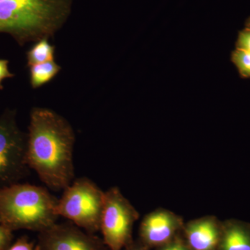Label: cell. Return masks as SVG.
Returning a JSON list of instances; mask_svg holds the SVG:
<instances>
[{
	"label": "cell",
	"instance_id": "cell-11",
	"mask_svg": "<svg viewBox=\"0 0 250 250\" xmlns=\"http://www.w3.org/2000/svg\"><path fill=\"white\" fill-rule=\"evenodd\" d=\"M29 67L30 83L34 89L51 82L62 70V67L54 61L35 64Z\"/></svg>",
	"mask_w": 250,
	"mask_h": 250
},
{
	"label": "cell",
	"instance_id": "cell-15",
	"mask_svg": "<svg viewBox=\"0 0 250 250\" xmlns=\"http://www.w3.org/2000/svg\"><path fill=\"white\" fill-rule=\"evenodd\" d=\"M236 49L250 52V28L240 31L236 41Z\"/></svg>",
	"mask_w": 250,
	"mask_h": 250
},
{
	"label": "cell",
	"instance_id": "cell-18",
	"mask_svg": "<svg viewBox=\"0 0 250 250\" xmlns=\"http://www.w3.org/2000/svg\"><path fill=\"white\" fill-rule=\"evenodd\" d=\"M9 60L0 59V90H2L4 86L2 82L6 79L13 78L14 74L11 73L9 69Z\"/></svg>",
	"mask_w": 250,
	"mask_h": 250
},
{
	"label": "cell",
	"instance_id": "cell-3",
	"mask_svg": "<svg viewBox=\"0 0 250 250\" xmlns=\"http://www.w3.org/2000/svg\"><path fill=\"white\" fill-rule=\"evenodd\" d=\"M58 200L45 187L14 184L0 189V225L40 233L57 223Z\"/></svg>",
	"mask_w": 250,
	"mask_h": 250
},
{
	"label": "cell",
	"instance_id": "cell-1",
	"mask_svg": "<svg viewBox=\"0 0 250 250\" xmlns=\"http://www.w3.org/2000/svg\"><path fill=\"white\" fill-rule=\"evenodd\" d=\"M75 142V132L65 118L48 108H33L27 134V165L50 190H63L73 182Z\"/></svg>",
	"mask_w": 250,
	"mask_h": 250
},
{
	"label": "cell",
	"instance_id": "cell-8",
	"mask_svg": "<svg viewBox=\"0 0 250 250\" xmlns=\"http://www.w3.org/2000/svg\"><path fill=\"white\" fill-rule=\"evenodd\" d=\"M184 224L183 218L171 210H153L143 218L138 240L149 249H157L180 235Z\"/></svg>",
	"mask_w": 250,
	"mask_h": 250
},
{
	"label": "cell",
	"instance_id": "cell-5",
	"mask_svg": "<svg viewBox=\"0 0 250 250\" xmlns=\"http://www.w3.org/2000/svg\"><path fill=\"white\" fill-rule=\"evenodd\" d=\"M139 217L119 188L112 187L105 192L100 231L109 250H124L134 241L133 228Z\"/></svg>",
	"mask_w": 250,
	"mask_h": 250
},
{
	"label": "cell",
	"instance_id": "cell-13",
	"mask_svg": "<svg viewBox=\"0 0 250 250\" xmlns=\"http://www.w3.org/2000/svg\"><path fill=\"white\" fill-rule=\"evenodd\" d=\"M231 59L240 76L250 78V52L236 49L231 53Z\"/></svg>",
	"mask_w": 250,
	"mask_h": 250
},
{
	"label": "cell",
	"instance_id": "cell-12",
	"mask_svg": "<svg viewBox=\"0 0 250 250\" xmlns=\"http://www.w3.org/2000/svg\"><path fill=\"white\" fill-rule=\"evenodd\" d=\"M55 46L51 45L48 39L37 41L27 52L28 66L54 60Z\"/></svg>",
	"mask_w": 250,
	"mask_h": 250
},
{
	"label": "cell",
	"instance_id": "cell-17",
	"mask_svg": "<svg viewBox=\"0 0 250 250\" xmlns=\"http://www.w3.org/2000/svg\"><path fill=\"white\" fill-rule=\"evenodd\" d=\"M7 250H35L34 242L31 241L29 237L23 236L15 242Z\"/></svg>",
	"mask_w": 250,
	"mask_h": 250
},
{
	"label": "cell",
	"instance_id": "cell-20",
	"mask_svg": "<svg viewBox=\"0 0 250 250\" xmlns=\"http://www.w3.org/2000/svg\"><path fill=\"white\" fill-rule=\"evenodd\" d=\"M246 27L250 28V18H248V21L246 22Z\"/></svg>",
	"mask_w": 250,
	"mask_h": 250
},
{
	"label": "cell",
	"instance_id": "cell-9",
	"mask_svg": "<svg viewBox=\"0 0 250 250\" xmlns=\"http://www.w3.org/2000/svg\"><path fill=\"white\" fill-rule=\"evenodd\" d=\"M223 223L207 215L184 224L182 236L190 250H218Z\"/></svg>",
	"mask_w": 250,
	"mask_h": 250
},
{
	"label": "cell",
	"instance_id": "cell-14",
	"mask_svg": "<svg viewBox=\"0 0 250 250\" xmlns=\"http://www.w3.org/2000/svg\"><path fill=\"white\" fill-rule=\"evenodd\" d=\"M14 240L13 231L0 225V250H7Z\"/></svg>",
	"mask_w": 250,
	"mask_h": 250
},
{
	"label": "cell",
	"instance_id": "cell-7",
	"mask_svg": "<svg viewBox=\"0 0 250 250\" xmlns=\"http://www.w3.org/2000/svg\"><path fill=\"white\" fill-rule=\"evenodd\" d=\"M35 250H109L103 238L72 222L55 223L39 233Z\"/></svg>",
	"mask_w": 250,
	"mask_h": 250
},
{
	"label": "cell",
	"instance_id": "cell-10",
	"mask_svg": "<svg viewBox=\"0 0 250 250\" xmlns=\"http://www.w3.org/2000/svg\"><path fill=\"white\" fill-rule=\"evenodd\" d=\"M218 250H250V228L236 222L223 223Z\"/></svg>",
	"mask_w": 250,
	"mask_h": 250
},
{
	"label": "cell",
	"instance_id": "cell-16",
	"mask_svg": "<svg viewBox=\"0 0 250 250\" xmlns=\"http://www.w3.org/2000/svg\"><path fill=\"white\" fill-rule=\"evenodd\" d=\"M155 250H190V249L184 241L182 233L178 236L176 237L173 241Z\"/></svg>",
	"mask_w": 250,
	"mask_h": 250
},
{
	"label": "cell",
	"instance_id": "cell-2",
	"mask_svg": "<svg viewBox=\"0 0 250 250\" xmlns=\"http://www.w3.org/2000/svg\"><path fill=\"white\" fill-rule=\"evenodd\" d=\"M73 0H0V33L20 45L53 37L66 22Z\"/></svg>",
	"mask_w": 250,
	"mask_h": 250
},
{
	"label": "cell",
	"instance_id": "cell-19",
	"mask_svg": "<svg viewBox=\"0 0 250 250\" xmlns=\"http://www.w3.org/2000/svg\"><path fill=\"white\" fill-rule=\"evenodd\" d=\"M124 250H152L149 249V248H147V247L143 246L142 243H141L139 241V240H136V241H134L129 244V246L126 247L125 248Z\"/></svg>",
	"mask_w": 250,
	"mask_h": 250
},
{
	"label": "cell",
	"instance_id": "cell-6",
	"mask_svg": "<svg viewBox=\"0 0 250 250\" xmlns=\"http://www.w3.org/2000/svg\"><path fill=\"white\" fill-rule=\"evenodd\" d=\"M27 135L20 130L16 111L0 116V189L17 184L29 172L27 156Z\"/></svg>",
	"mask_w": 250,
	"mask_h": 250
},
{
	"label": "cell",
	"instance_id": "cell-4",
	"mask_svg": "<svg viewBox=\"0 0 250 250\" xmlns=\"http://www.w3.org/2000/svg\"><path fill=\"white\" fill-rule=\"evenodd\" d=\"M105 192L86 177L75 179L58 200L59 216L68 219L90 233L100 230Z\"/></svg>",
	"mask_w": 250,
	"mask_h": 250
}]
</instances>
